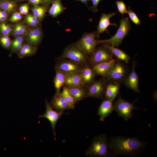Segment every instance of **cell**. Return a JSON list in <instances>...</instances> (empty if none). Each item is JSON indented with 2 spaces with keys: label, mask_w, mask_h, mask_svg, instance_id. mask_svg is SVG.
I'll return each mask as SVG.
<instances>
[{
  "label": "cell",
  "mask_w": 157,
  "mask_h": 157,
  "mask_svg": "<svg viewBox=\"0 0 157 157\" xmlns=\"http://www.w3.org/2000/svg\"><path fill=\"white\" fill-rule=\"evenodd\" d=\"M57 60L55 66V69L66 75L81 71L84 67L76 61L69 59H61Z\"/></svg>",
  "instance_id": "obj_10"
},
{
  "label": "cell",
  "mask_w": 157,
  "mask_h": 157,
  "mask_svg": "<svg viewBox=\"0 0 157 157\" xmlns=\"http://www.w3.org/2000/svg\"><path fill=\"white\" fill-rule=\"evenodd\" d=\"M55 0H42L43 2L46 4H49L52 3Z\"/></svg>",
  "instance_id": "obj_41"
},
{
  "label": "cell",
  "mask_w": 157,
  "mask_h": 157,
  "mask_svg": "<svg viewBox=\"0 0 157 157\" xmlns=\"http://www.w3.org/2000/svg\"><path fill=\"white\" fill-rule=\"evenodd\" d=\"M113 55L111 51L103 44L96 47L89 56L88 65L92 67L99 63L108 61L114 58Z\"/></svg>",
  "instance_id": "obj_8"
},
{
  "label": "cell",
  "mask_w": 157,
  "mask_h": 157,
  "mask_svg": "<svg viewBox=\"0 0 157 157\" xmlns=\"http://www.w3.org/2000/svg\"><path fill=\"white\" fill-rule=\"evenodd\" d=\"M115 14V13L108 14L104 13L102 14L97 28L96 36L97 38L98 39L99 38V35L101 33L104 32H106L107 33H109L107 30V28L109 26L113 25L115 27L117 26L115 23H111L110 22V19Z\"/></svg>",
  "instance_id": "obj_12"
},
{
  "label": "cell",
  "mask_w": 157,
  "mask_h": 157,
  "mask_svg": "<svg viewBox=\"0 0 157 157\" xmlns=\"http://www.w3.org/2000/svg\"><path fill=\"white\" fill-rule=\"evenodd\" d=\"M119 22V27L115 34L109 39L97 40V44L107 43L112 46L118 47L131 28V24L128 18H123Z\"/></svg>",
  "instance_id": "obj_3"
},
{
  "label": "cell",
  "mask_w": 157,
  "mask_h": 157,
  "mask_svg": "<svg viewBox=\"0 0 157 157\" xmlns=\"http://www.w3.org/2000/svg\"><path fill=\"white\" fill-rule=\"evenodd\" d=\"M67 87L72 95L75 103L87 97L88 93L87 87L77 86Z\"/></svg>",
  "instance_id": "obj_17"
},
{
  "label": "cell",
  "mask_w": 157,
  "mask_h": 157,
  "mask_svg": "<svg viewBox=\"0 0 157 157\" xmlns=\"http://www.w3.org/2000/svg\"><path fill=\"white\" fill-rule=\"evenodd\" d=\"M60 93L65 101L68 104L69 109H73L74 108L75 102L67 88L64 85L62 91Z\"/></svg>",
  "instance_id": "obj_27"
},
{
  "label": "cell",
  "mask_w": 157,
  "mask_h": 157,
  "mask_svg": "<svg viewBox=\"0 0 157 157\" xmlns=\"http://www.w3.org/2000/svg\"><path fill=\"white\" fill-rule=\"evenodd\" d=\"M29 1L34 6H38L43 3L42 0H29Z\"/></svg>",
  "instance_id": "obj_40"
},
{
  "label": "cell",
  "mask_w": 157,
  "mask_h": 157,
  "mask_svg": "<svg viewBox=\"0 0 157 157\" xmlns=\"http://www.w3.org/2000/svg\"><path fill=\"white\" fill-rule=\"evenodd\" d=\"M131 21L136 25H139L141 22L138 17L135 13L129 6L127 9V13Z\"/></svg>",
  "instance_id": "obj_31"
},
{
  "label": "cell",
  "mask_w": 157,
  "mask_h": 157,
  "mask_svg": "<svg viewBox=\"0 0 157 157\" xmlns=\"http://www.w3.org/2000/svg\"><path fill=\"white\" fill-rule=\"evenodd\" d=\"M76 1H79L81 2H82L83 3H84L85 5L87 6L88 7V1H91V0H75Z\"/></svg>",
  "instance_id": "obj_42"
},
{
  "label": "cell",
  "mask_w": 157,
  "mask_h": 157,
  "mask_svg": "<svg viewBox=\"0 0 157 157\" xmlns=\"http://www.w3.org/2000/svg\"><path fill=\"white\" fill-rule=\"evenodd\" d=\"M147 144V142L142 141L135 137H112L109 141L110 157L136 156L143 151Z\"/></svg>",
  "instance_id": "obj_1"
},
{
  "label": "cell",
  "mask_w": 157,
  "mask_h": 157,
  "mask_svg": "<svg viewBox=\"0 0 157 157\" xmlns=\"http://www.w3.org/2000/svg\"><path fill=\"white\" fill-rule=\"evenodd\" d=\"M92 1V6L91 7V9L93 12L98 11L97 6L101 0H91Z\"/></svg>",
  "instance_id": "obj_37"
},
{
  "label": "cell",
  "mask_w": 157,
  "mask_h": 157,
  "mask_svg": "<svg viewBox=\"0 0 157 157\" xmlns=\"http://www.w3.org/2000/svg\"><path fill=\"white\" fill-rule=\"evenodd\" d=\"M108 83L107 80L104 77L97 80H94L87 86L88 89L87 97L99 99L104 98Z\"/></svg>",
  "instance_id": "obj_9"
},
{
  "label": "cell",
  "mask_w": 157,
  "mask_h": 157,
  "mask_svg": "<svg viewBox=\"0 0 157 157\" xmlns=\"http://www.w3.org/2000/svg\"><path fill=\"white\" fill-rule=\"evenodd\" d=\"M137 100L133 103L126 101L119 96L114 102V110L117 113L118 115L123 118L125 121L131 118L133 116L132 113L134 109L147 110L146 109L137 108L134 106V104Z\"/></svg>",
  "instance_id": "obj_6"
},
{
  "label": "cell",
  "mask_w": 157,
  "mask_h": 157,
  "mask_svg": "<svg viewBox=\"0 0 157 157\" xmlns=\"http://www.w3.org/2000/svg\"><path fill=\"white\" fill-rule=\"evenodd\" d=\"M135 61L132 62V71L126 80L124 84L129 89L137 93L140 92L138 87V78L136 72Z\"/></svg>",
  "instance_id": "obj_13"
},
{
  "label": "cell",
  "mask_w": 157,
  "mask_h": 157,
  "mask_svg": "<svg viewBox=\"0 0 157 157\" xmlns=\"http://www.w3.org/2000/svg\"><path fill=\"white\" fill-rule=\"evenodd\" d=\"M117 60L114 58L108 61L99 63L92 67L97 76L105 77L110 73Z\"/></svg>",
  "instance_id": "obj_14"
},
{
  "label": "cell",
  "mask_w": 157,
  "mask_h": 157,
  "mask_svg": "<svg viewBox=\"0 0 157 157\" xmlns=\"http://www.w3.org/2000/svg\"><path fill=\"white\" fill-rule=\"evenodd\" d=\"M50 104L52 108L57 111L63 112L69 109L68 104L61 93L55 94Z\"/></svg>",
  "instance_id": "obj_18"
},
{
  "label": "cell",
  "mask_w": 157,
  "mask_h": 157,
  "mask_svg": "<svg viewBox=\"0 0 157 157\" xmlns=\"http://www.w3.org/2000/svg\"><path fill=\"white\" fill-rule=\"evenodd\" d=\"M45 112L44 114L39 115V117L46 118L50 121L53 132L54 140H56L55 126L58 120L63 114V112L54 110L47 99L45 100Z\"/></svg>",
  "instance_id": "obj_11"
},
{
  "label": "cell",
  "mask_w": 157,
  "mask_h": 157,
  "mask_svg": "<svg viewBox=\"0 0 157 157\" xmlns=\"http://www.w3.org/2000/svg\"><path fill=\"white\" fill-rule=\"evenodd\" d=\"M8 13L6 11L0 10V23L6 21L8 17Z\"/></svg>",
  "instance_id": "obj_38"
},
{
  "label": "cell",
  "mask_w": 157,
  "mask_h": 157,
  "mask_svg": "<svg viewBox=\"0 0 157 157\" xmlns=\"http://www.w3.org/2000/svg\"><path fill=\"white\" fill-rule=\"evenodd\" d=\"M120 85L115 82H108L104 98L113 101L119 93Z\"/></svg>",
  "instance_id": "obj_21"
},
{
  "label": "cell",
  "mask_w": 157,
  "mask_h": 157,
  "mask_svg": "<svg viewBox=\"0 0 157 157\" xmlns=\"http://www.w3.org/2000/svg\"><path fill=\"white\" fill-rule=\"evenodd\" d=\"M24 39L21 35L17 36L11 42L10 48L12 53L17 52L22 47Z\"/></svg>",
  "instance_id": "obj_29"
},
{
  "label": "cell",
  "mask_w": 157,
  "mask_h": 157,
  "mask_svg": "<svg viewBox=\"0 0 157 157\" xmlns=\"http://www.w3.org/2000/svg\"><path fill=\"white\" fill-rule=\"evenodd\" d=\"M97 31L84 33L81 38L75 43L76 46L85 54L89 56L93 53L97 44Z\"/></svg>",
  "instance_id": "obj_7"
},
{
  "label": "cell",
  "mask_w": 157,
  "mask_h": 157,
  "mask_svg": "<svg viewBox=\"0 0 157 157\" xmlns=\"http://www.w3.org/2000/svg\"><path fill=\"white\" fill-rule=\"evenodd\" d=\"M56 75L53 80L54 86L56 94L60 93V91L62 86L64 85L66 75L63 72L56 69Z\"/></svg>",
  "instance_id": "obj_23"
},
{
  "label": "cell",
  "mask_w": 157,
  "mask_h": 157,
  "mask_svg": "<svg viewBox=\"0 0 157 157\" xmlns=\"http://www.w3.org/2000/svg\"><path fill=\"white\" fill-rule=\"evenodd\" d=\"M0 8L8 13H11L16 10L17 3L12 0H4L0 1Z\"/></svg>",
  "instance_id": "obj_26"
},
{
  "label": "cell",
  "mask_w": 157,
  "mask_h": 157,
  "mask_svg": "<svg viewBox=\"0 0 157 157\" xmlns=\"http://www.w3.org/2000/svg\"><path fill=\"white\" fill-rule=\"evenodd\" d=\"M42 36V32L40 29L34 28L28 32L27 41L28 44L36 47L40 42Z\"/></svg>",
  "instance_id": "obj_20"
},
{
  "label": "cell",
  "mask_w": 157,
  "mask_h": 157,
  "mask_svg": "<svg viewBox=\"0 0 157 157\" xmlns=\"http://www.w3.org/2000/svg\"><path fill=\"white\" fill-rule=\"evenodd\" d=\"M29 6L27 4H25L21 6L19 8V13L21 14L26 15L28 14Z\"/></svg>",
  "instance_id": "obj_36"
},
{
  "label": "cell",
  "mask_w": 157,
  "mask_h": 157,
  "mask_svg": "<svg viewBox=\"0 0 157 157\" xmlns=\"http://www.w3.org/2000/svg\"><path fill=\"white\" fill-rule=\"evenodd\" d=\"M27 31L26 26L24 23L19 22L15 24L12 31L14 35L17 36L26 34Z\"/></svg>",
  "instance_id": "obj_30"
},
{
  "label": "cell",
  "mask_w": 157,
  "mask_h": 157,
  "mask_svg": "<svg viewBox=\"0 0 157 157\" xmlns=\"http://www.w3.org/2000/svg\"><path fill=\"white\" fill-rule=\"evenodd\" d=\"M0 42L1 45L3 48L8 49L10 47L11 42L8 35H3L1 37Z\"/></svg>",
  "instance_id": "obj_34"
},
{
  "label": "cell",
  "mask_w": 157,
  "mask_h": 157,
  "mask_svg": "<svg viewBox=\"0 0 157 157\" xmlns=\"http://www.w3.org/2000/svg\"><path fill=\"white\" fill-rule=\"evenodd\" d=\"M118 12L122 15L127 13L126 5L123 1H116Z\"/></svg>",
  "instance_id": "obj_33"
},
{
  "label": "cell",
  "mask_w": 157,
  "mask_h": 157,
  "mask_svg": "<svg viewBox=\"0 0 157 157\" xmlns=\"http://www.w3.org/2000/svg\"><path fill=\"white\" fill-rule=\"evenodd\" d=\"M113 102L105 98L102 101L99 107L97 113L100 121H104L114 110Z\"/></svg>",
  "instance_id": "obj_15"
},
{
  "label": "cell",
  "mask_w": 157,
  "mask_h": 157,
  "mask_svg": "<svg viewBox=\"0 0 157 157\" xmlns=\"http://www.w3.org/2000/svg\"><path fill=\"white\" fill-rule=\"evenodd\" d=\"M97 76L92 67L88 65L83 67L81 71V76L83 85L87 87L95 80Z\"/></svg>",
  "instance_id": "obj_16"
},
{
  "label": "cell",
  "mask_w": 157,
  "mask_h": 157,
  "mask_svg": "<svg viewBox=\"0 0 157 157\" xmlns=\"http://www.w3.org/2000/svg\"><path fill=\"white\" fill-rule=\"evenodd\" d=\"M25 18L30 21L36 22L38 24L39 23V20L33 14H28L26 15Z\"/></svg>",
  "instance_id": "obj_39"
},
{
  "label": "cell",
  "mask_w": 157,
  "mask_h": 157,
  "mask_svg": "<svg viewBox=\"0 0 157 157\" xmlns=\"http://www.w3.org/2000/svg\"><path fill=\"white\" fill-rule=\"evenodd\" d=\"M4 0H0V1H3Z\"/></svg>",
  "instance_id": "obj_44"
},
{
  "label": "cell",
  "mask_w": 157,
  "mask_h": 157,
  "mask_svg": "<svg viewBox=\"0 0 157 157\" xmlns=\"http://www.w3.org/2000/svg\"><path fill=\"white\" fill-rule=\"evenodd\" d=\"M52 3L49 10V14L52 17H56L64 11L65 8L61 0H55Z\"/></svg>",
  "instance_id": "obj_25"
},
{
  "label": "cell",
  "mask_w": 157,
  "mask_h": 157,
  "mask_svg": "<svg viewBox=\"0 0 157 157\" xmlns=\"http://www.w3.org/2000/svg\"><path fill=\"white\" fill-rule=\"evenodd\" d=\"M125 63L117 59L111 71L105 77L108 82H113L119 84H124V82L130 72Z\"/></svg>",
  "instance_id": "obj_4"
},
{
  "label": "cell",
  "mask_w": 157,
  "mask_h": 157,
  "mask_svg": "<svg viewBox=\"0 0 157 157\" xmlns=\"http://www.w3.org/2000/svg\"><path fill=\"white\" fill-rule=\"evenodd\" d=\"M36 51V47L28 44H24L17 53L19 58H23L34 55Z\"/></svg>",
  "instance_id": "obj_24"
},
{
  "label": "cell",
  "mask_w": 157,
  "mask_h": 157,
  "mask_svg": "<svg viewBox=\"0 0 157 157\" xmlns=\"http://www.w3.org/2000/svg\"><path fill=\"white\" fill-rule=\"evenodd\" d=\"M102 44L108 48L117 59L121 60L126 63H129L130 59V57L124 51L107 43Z\"/></svg>",
  "instance_id": "obj_22"
},
{
  "label": "cell",
  "mask_w": 157,
  "mask_h": 157,
  "mask_svg": "<svg viewBox=\"0 0 157 157\" xmlns=\"http://www.w3.org/2000/svg\"><path fill=\"white\" fill-rule=\"evenodd\" d=\"M85 154L90 157H110L109 141L107 136L101 134L95 136Z\"/></svg>",
  "instance_id": "obj_2"
},
{
  "label": "cell",
  "mask_w": 157,
  "mask_h": 157,
  "mask_svg": "<svg viewBox=\"0 0 157 157\" xmlns=\"http://www.w3.org/2000/svg\"><path fill=\"white\" fill-rule=\"evenodd\" d=\"M81 71L72 73L66 75L64 85L67 87L77 86H84L81 80Z\"/></svg>",
  "instance_id": "obj_19"
},
{
  "label": "cell",
  "mask_w": 157,
  "mask_h": 157,
  "mask_svg": "<svg viewBox=\"0 0 157 157\" xmlns=\"http://www.w3.org/2000/svg\"><path fill=\"white\" fill-rule=\"evenodd\" d=\"M154 102L156 101L157 99V92H155L154 93Z\"/></svg>",
  "instance_id": "obj_43"
},
{
  "label": "cell",
  "mask_w": 157,
  "mask_h": 157,
  "mask_svg": "<svg viewBox=\"0 0 157 157\" xmlns=\"http://www.w3.org/2000/svg\"><path fill=\"white\" fill-rule=\"evenodd\" d=\"M12 31L10 25L4 22L0 23V31L3 35H8Z\"/></svg>",
  "instance_id": "obj_32"
},
{
  "label": "cell",
  "mask_w": 157,
  "mask_h": 157,
  "mask_svg": "<svg viewBox=\"0 0 157 157\" xmlns=\"http://www.w3.org/2000/svg\"><path fill=\"white\" fill-rule=\"evenodd\" d=\"M48 8L47 5L43 6L38 5L32 8L31 10L33 14L39 20H41L45 17Z\"/></svg>",
  "instance_id": "obj_28"
},
{
  "label": "cell",
  "mask_w": 157,
  "mask_h": 157,
  "mask_svg": "<svg viewBox=\"0 0 157 157\" xmlns=\"http://www.w3.org/2000/svg\"><path fill=\"white\" fill-rule=\"evenodd\" d=\"M19 1H24V0H19Z\"/></svg>",
  "instance_id": "obj_45"
},
{
  "label": "cell",
  "mask_w": 157,
  "mask_h": 157,
  "mask_svg": "<svg viewBox=\"0 0 157 157\" xmlns=\"http://www.w3.org/2000/svg\"><path fill=\"white\" fill-rule=\"evenodd\" d=\"M89 57L79 49L74 43L65 48L62 54L56 58V60L69 59L76 61L84 66L88 64Z\"/></svg>",
  "instance_id": "obj_5"
},
{
  "label": "cell",
  "mask_w": 157,
  "mask_h": 157,
  "mask_svg": "<svg viewBox=\"0 0 157 157\" xmlns=\"http://www.w3.org/2000/svg\"><path fill=\"white\" fill-rule=\"evenodd\" d=\"M22 18V14L19 12L14 13L10 19V21L12 22H18Z\"/></svg>",
  "instance_id": "obj_35"
}]
</instances>
